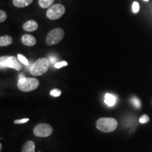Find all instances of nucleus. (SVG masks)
Instances as JSON below:
<instances>
[{"mask_svg":"<svg viewBox=\"0 0 152 152\" xmlns=\"http://www.w3.org/2000/svg\"><path fill=\"white\" fill-rule=\"evenodd\" d=\"M64 37V31L61 28H55L51 30L47 35L46 42L49 46L57 45L62 40Z\"/></svg>","mask_w":152,"mask_h":152,"instance_id":"nucleus-4","label":"nucleus"},{"mask_svg":"<svg viewBox=\"0 0 152 152\" xmlns=\"http://www.w3.org/2000/svg\"><path fill=\"white\" fill-rule=\"evenodd\" d=\"M116 96L111 94H106L104 97V102L109 106H113L116 104Z\"/></svg>","mask_w":152,"mask_h":152,"instance_id":"nucleus-10","label":"nucleus"},{"mask_svg":"<svg viewBox=\"0 0 152 152\" xmlns=\"http://www.w3.org/2000/svg\"><path fill=\"white\" fill-rule=\"evenodd\" d=\"M131 102H132V104L134 105V106L137 109H140L141 107V102H140V100L136 96H133V97L131 99Z\"/></svg>","mask_w":152,"mask_h":152,"instance_id":"nucleus-15","label":"nucleus"},{"mask_svg":"<svg viewBox=\"0 0 152 152\" xmlns=\"http://www.w3.org/2000/svg\"><path fill=\"white\" fill-rule=\"evenodd\" d=\"M67 65H68V63L66 61H61V62L56 63V64H54V66L56 68H61Z\"/></svg>","mask_w":152,"mask_h":152,"instance_id":"nucleus-19","label":"nucleus"},{"mask_svg":"<svg viewBox=\"0 0 152 152\" xmlns=\"http://www.w3.org/2000/svg\"><path fill=\"white\" fill-rule=\"evenodd\" d=\"M61 94V91L60 90H58V89H54V90H52L50 92V94L53 96H55V97L59 96Z\"/></svg>","mask_w":152,"mask_h":152,"instance_id":"nucleus-17","label":"nucleus"},{"mask_svg":"<svg viewBox=\"0 0 152 152\" xmlns=\"http://www.w3.org/2000/svg\"><path fill=\"white\" fill-rule=\"evenodd\" d=\"M54 0H38V3L42 8L46 9L50 7V6L54 3Z\"/></svg>","mask_w":152,"mask_h":152,"instance_id":"nucleus-14","label":"nucleus"},{"mask_svg":"<svg viewBox=\"0 0 152 152\" xmlns=\"http://www.w3.org/2000/svg\"><path fill=\"white\" fill-rule=\"evenodd\" d=\"M39 86V81L37 79L33 77H23L18 80V87L23 92H30L35 90Z\"/></svg>","mask_w":152,"mask_h":152,"instance_id":"nucleus-3","label":"nucleus"},{"mask_svg":"<svg viewBox=\"0 0 152 152\" xmlns=\"http://www.w3.org/2000/svg\"><path fill=\"white\" fill-rule=\"evenodd\" d=\"M13 42V39L11 36L9 35H5L2 36L0 38V45L1 47L4 46H8V45H11Z\"/></svg>","mask_w":152,"mask_h":152,"instance_id":"nucleus-13","label":"nucleus"},{"mask_svg":"<svg viewBox=\"0 0 152 152\" xmlns=\"http://www.w3.org/2000/svg\"><path fill=\"white\" fill-rule=\"evenodd\" d=\"M33 0H13V4L15 7L23 8V7H28L33 2Z\"/></svg>","mask_w":152,"mask_h":152,"instance_id":"nucleus-11","label":"nucleus"},{"mask_svg":"<svg viewBox=\"0 0 152 152\" xmlns=\"http://www.w3.org/2000/svg\"><path fill=\"white\" fill-rule=\"evenodd\" d=\"M149 121V118L148 117V115H142L141 118H140V121H140V123H147Z\"/></svg>","mask_w":152,"mask_h":152,"instance_id":"nucleus-21","label":"nucleus"},{"mask_svg":"<svg viewBox=\"0 0 152 152\" xmlns=\"http://www.w3.org/2000/svg\"><path fill=\"white\" fill-rule=\"evenodd\" d=\"M21 41L26 46H34L36 44V39L31 35H24L21 38Z\"/></svg>","mask_w":152,"mask_h":152,"instance_id":"nucleus-8","label":"nucleus"},{"mask_svg":"<svg viewBox=\"0 0 152 152\" xmlns=\"http://www.w3.org/2000/svg\"><path fill=\"white\" fill-rule=\"evenodd\" d=\"M144 1H149V0H144Z\"/></svg>","mask_w":152,"mask_h":152,"instance_id":"nucleus-26","label":"nucleus"},{"mask_svg":"<svg viewBox=\"0 0 152 152\" xmlns=\"http://www.w3.org/2000/svg\"><path fill=\"white\" fill-rule=\"evenodd\" d=\"M38 28V23L35 20H28L23 24V29L26 31L33 32Z\"/></svg>","mask_w":152,"mask_h":152,"instance_id":"nucleus-9","label":"nucleus"},{"mask_svg":"<svg viewBox=\"0 0 152 152\" xmlns=\"http://www.w3.org/2000/svg\"><path fill=\"white\" fill-rule=\"evenodd\" d=\"M132 11L134 13H137L139 10H140V4H139L138 2H137V1H134V3L132 4Z\"/></svg>","mask_w":152,"mask_h":152,"instance_id":"nucleus-18","label":"nucleus"},{"mask_svg":"<svg viewBox=\"0 0 152 152\" xmlns=\"http://www.w3.org/2000/svg\"><path fill=\"white\" fill-rule=\"evenodd\" d=\"M23 77H25L23 74H20V75H19V79H22V78H23Z\"/></svg>","mask_w":152,"mask_h":152,"instance_id":"nucleus-24","label":"nucleus"},{"mask_svg":"<svg viewBox=\"0 0 152 152\" xmlns=\"http://www.w3.org/2000/svg\"><path fill=\"white\" fill-rule=\"evenodd\" d=\"M49 61L47 58H41L37 60L30 68V72L34 76H39L48 71Z\"/></svg>","mask_w":152,"mask_h":152,"instance_id":"nucleus-2","label":"nucleus"},{"mask_svg":"<svg viewBox=\"0 0 152 152\" xmlns=\"http://www.w3.org/2000/svg\"><path fill=\"white\" fill-rule=\"evenodd\" d=\"M49 63H51V64H53L56 61V58L55 56H50L49 58Z\"/></svg>","mask_w":152,"mask_h":152,"instance_id":"nucleus-23","label":"nucleus"},{"mask_svg":"<svg viewBox=\"0 0 152 152\" xmlns=\"http://www.w3.org/2000/svg\"><path fill=\"white\" fill-rule=\"evenodd\" d=\"M118 122L113 118H102L96 121V128L104 132H111L116 129Z\"/></svg>","mask_w":152,"mask_h":152,"instance_id":"nucleus-1","label":"nucleus"},{"mask_svg":"<svg viewBox=\"0 0 152 152\" xmlns=\"http://www.w3.org/2000/svg\"><path fill=\"white\" fill-rule=\"evenodd\" d=\"M18 58L19 61H20L21 62V63H23V64L24 65L28 66V64H29V62H28V59L26 58V57L23 56L21 54H18Z\"/></svg>","mask_w":152,"mask_h":152,"instance_id":"nucleus-16","label":"nucleus"},{"mask_svg":"<svg viewBox=\"0 0 152 152\" xmlns=\"http://www.w3.org/2000/svg\"><path fill=\"white\" fill-rule=\"evenodd\" d=\"M34 134L37 137H47L50 136L53 132V129L51 125L47 123H40L36 125L34 128Z\"/></svg>","mask_w":152,"mask_h":152,"instance_id":"nucleus-7","label":"nucleus"},{"mask_svg":"<svg viewBox=\"0 0 152 152\" xmlns=\"http://www.w3.org/2000/svg\"><path fill=\"white\" fill-rule=\"evenodd\" d=\"M1 148H2V145H1V144H0V149H1Z\"/></svg>","mask_w":152,"mask_h":152,"instance_id":"nucleus-25","label":"nucleus"},{"mask_svg":"<svg viewBox=\"0 0 152 152\" xmlns=\"http://www.w3.org/2000/svg\"><path fill=\"white\" fill-rule=\"evenodd\" d=\"M0 65L1 68H11L17 71L21 69V66L14 56H1L0 58Z\"/></svg>","mask_w":152,"mask_h":152,"instance_id":"nucleus-6","label":"nucleus"},{"mask_svg":"<svg viewBox=\"0 0 152 152\" xmlns=\"http://www.w3.org/2000/svg\"><path fill=\"white\" fill-rule=\"evenodd\" d=\"M66 9L64 5L61 4H56L51 6L47 11V18L50 20H56L61 18L65 14Z\"/></svg>","mask_w":152,"mask_h":152,"instance_id":"nucleus-5","label":"nucleus"},{"mask_svg":"<svg viewBox=\"0 0 152 152\" xmlns=\"http://www.w3.org/2000/svg\"><path fill=\"white\" fill-rule=\"evenodd\" d=\"M35 145L33 141H28L24 144L22 152H35Z\"/></svg>","mask_w":152,"mask_h":152,"instance_id":"nucleus-12","label":"nucleus"},{"mask_svg":"<svg viewBox=\"0 0 152 152\" xmlns=\"http://www.w3.org/2000/svg\"><path fill=\"white\" fill-rule=\"evenodd\" d=\"M29 121V118H23L20 120H16V121H14V123L16 124H23V123H25Z\"/></svg>","mask_w":152,"mask_h":152,"instance_id":"nucleus-22","label":"nucleus"},{"mask_svg":"<svg viewBox=\"0 0 152 152\" xmlns=\"http://www.w3.org/2000/svg\"><path fill=\"white\" fill-rule=\"evenodd\" d=\"M7 14L4 12V11L1 10L0 11V22L3 23L4 21H5V20L7 19Z\"/></svg>","mask_w":152,"mask_h":152,"instance_id":"nucleus-20","label":"nucleus"}]
</instances>
